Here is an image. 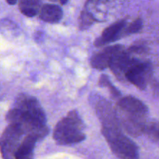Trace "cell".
I'll return each instance as SVG.
<instances>
[{"label":"cell","mask_w":159,"mask_h":159,"mask_svg":"<svg viewBox=\"0 0 159 159\" xmlns=\"http://www.w3.org/2000/svg\"><path fill=\"white\" fill-rule=\"evenodd\" d=\"M6 120L9 124L20 126L24 134H34L42 139L49 133L44 111L39 101L31 96L20 94L13 108L7 113Z\"/></svg>","instance_id":"obj_1"},{"label":"cell","mask_w":159,"mask_h":159,"mask_svg":"<svg viewBox=\"0 0 159 159\" xmlns=\"http://www.w3.org/2000/svg\"><path fill=\"white\" fill-rule=\"evenodd\" d=\"M84 124L76 111H71L61 120L54 131V139L60 145H71L85 139Z\"/></svg>","instance_id":"obj_2"},{"label":"cell","mask_w":159,"mask_h":159,"mask_svg":"<svg viewBox=\"0 0 159 159\" xmlns=\"http://www.w3.org/2000/svg\"><path fill=\"white\" fill-rule=\"evenodd\" d=\"M102 134L112 152L120 159H138L139 149L137 144L123 133L120 126L102 127Z\"/></svg>","instance_id":"obj_3"},{"label":"cell","mask_w":159,"mask_h":159,"mask_svg":"<svg viewBox=\"0 0 159 159\" xmlns=\"http://www.w3.org/2000/svg\"><path fill=\"white\" fill-rule=\"evenodd\" d=\"M24 134L20 126L9 124L0 138V152L3 159H15L14 155Z\"/></svg>","instance_id":"obj_4"},{"label":"cell","mask_w":159,"mask_h":159,"mask_svg":"<svg viewBox=\"0 0 159 159\" xmlns=\"http://www.w3.org/2000/svg\"><path fill=\"white\" fill-rule=\"evenodd\" d=\"M152 75L150 63L135 59L125 74V79L141 90L145 89Z\"/></svg>","instance_id":"obj_5"},{"label":"cell","mask_w":159,"mask_h":159,"mask_svg":"<svg viewBox=\"0 0 159 159\" xmlns=\"http://www.w3.org/2000/svg\"><path fill=\"white\" fill-rule=\"evenodd\" d=\"M117 107L121 113L120 115L122 116L145 119L148 113V109L145 104L132 96L120 98L117 102Z\"/></svg>","instance_id":"obj_6"},{"label":"cell","mask_w":159,"mask_h":159,"mask_svg":"<svg viewBox=\"0 0 159 159\" xmlns=\"http://www.w3.org/2000/svg\"><path fill=\"white\" fill-rule=\"evenodd\" d=\"M127 26L125 20H119L106 28L101 36L98 37L94 42L96 47H102L109 43L115 42L124 35V30Z\"/></svg>","instance_id":"obj_7"},{"label":"cell","mask_w":159,"mask_h":159,"mask_svg":"<svg viewBox=\"0 0 159 159\" xmlns=\"http://www.w3.org/2000/svg\"><path fill=\"white\" fill-rule=\"evenodd\" d=\"M124 49V47L120 44L107 47L92 57L91 65L93 68L98 70L106 69L110 67L114 56Z\"/></svg>","instance_id":"obj_8"},{"label":"cell","mask_w":159,"mask_h":159,"mask_svg":"<svg viewBox=\"0 0 159 159\" xmlns=\"http://www.w3.org/2000/svg\"><path fill=\"white\" fill-rule=\"evenodd\" d=\"M122 0H89L85 6L86 11L94 20H98L99 16L108 13L110 8H114Z\"/></svg>","instance_id":"obj_9"},{"label":"cell","mask_w":159,"mask_h":159,"mask_svg":"<svg viewBox=\"0 0 159 159\" xmlns=\"http://www.w3.org/2000/svg\"><path fill=\"white\" fill-rule=\"evenodd\" d=\"M40 140L37 136L34 134L26 135L20 143L14 155L15 159H33L34 158V148L36 143Z\"/></svg>","instance_id":"obj_10"},{"label":"cell","mask_w":159,"mask_h":159,"mask_svg":"<svg viewBox=\"0 0 159 159\" xmlns=\"http://www.w3.org/2000/svg\"><path fill=\"white\" fill-rule=\"evenodd\" d=\"M39 16L43 21L50 23H55L61 20L63 12L61 8L57 5L45 4L40 8Z\"/></svg>","instance_id":"obj_11"},{"label":"cell","mask_w":159,"mask_h":159,"mask_svg":"<svg viewBox=\"0 0 159 159\" xmlns=\"http://www.w3.org/2000/svg\"><path fill=\"white\" fill-rule=\"evenodd\" d=\"M40 0H19V8L23 15L34 17L40 12Z\"/></svg>","instance_id":"obj_12"},{"label":"cell","mask_w":159,"mask_h":159,"mask_svg":"<svg viewBox=\"0 0 159 159\" xmlns=\"http://www.w3.org/2000/svg\"><path fill=\"white\" fill-rule=\"evenodd\" d=\"M99 84L100 85H102V86L107 87V88L110 90V93H111L113 97L116 98V99L121 97L120 92L113 85V83L110 82L108 76L106 75H101L99 81Z\"/></svg>","instance_id":"obj_13"},{"label":"cell","mask_w":159,"mask_h":159,"mask_svg":"<svg viewBox=\"0 0 159 159\" xmlns=\"http://www.w3.org/2000/svg\"><path fill=\"white\" fill-rule=\"evenodd\" d=\"M144 133L147 134L152 140L159 143V122L152 121L147 123Z\"/></svg>","instance_id":"obj_14"},{"label":"cell","mask_w":159,"mask_h":159,"mask_svg":"<svg viewBox=\"0 0 159 159\" xmlns=\"http://www.w3.org/2000/svg\"><path fill=\"white\" fill-rule=\"evenodd\" d=\"M143 26L142 20L141 19H137L134 21L132 22L129 26H126L125 30H124V35H128V34H133L138 33L141 30Z\"/></svg>","instance_id":"obj_15"},{"label":"cell","mask_w":159,"mask_h":159,"mask_svg":"<svg viewBox=\"0 0 159 159\" xmlns=\"http://www.w3.org/2000/svg\"><path fill=\"white\" fill-rule=\"evenodd\" d=\"M94 20L93 19V17L86 12V11L84 10L82 12L80 16V27L81 29H87V28L89 27L92 25V23H93Z\"/></svg>","instance_id":"obj_16"},{"label":"cell","mask_w":159,"mask_h":159,"mask_svg":"<svg viewBox=\"0 0 159 159\" xmlns=\"http://www.w3.org/2000/svg\"><path fill=\"white\" fill-rule=\"evenodd\" d=\"M50 1H51V2H57V1H58V2H60L61 3L62 5H64V4H65V3H66L67 2H68V0H50Z\"/></svg>","instance_id":"obj_17"},{"label":"cell","mask_w":159,"mask_h":159,"mask_svg":"<svg viewBox=\"0 0 159 159\" xmlns=\"http://www.w3.org/2000/svg\"><path fill=\"white\" fill-rule=\"evenodd\" d=\"M6 2H7L9 5H14L16 3L17 0H6Z\"/></svg>","instance_id":"obj_18"}]
</instances>
